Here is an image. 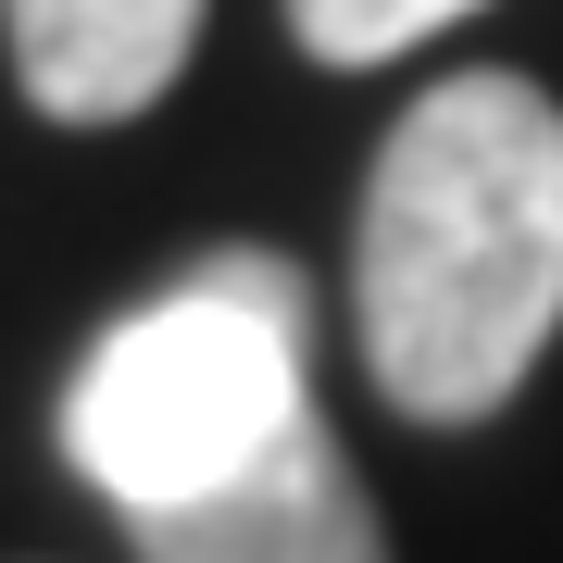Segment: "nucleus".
<instances>
[{
  "label": "nucleus",
  "mask_w": 563,
  "mask_h": 563,
  "mask_svg": "<svg viewBox=\"0 0 563 563\" xmlns=\"http://www.w3.org/2000/svg\"><path fill=\"white\" fill-rule=\"evenodd\" d=\"M363 363L413 426H476L526 388L563 325V101L501 76H439L388 125L351 251Z\"/></svg>",
  "instance_id": "1"
},
{
  "label": "nucleus",
  "mask_w": 563,
  "mask_h": 563,
  "mask_svg": "<svg viewBox=\"0 0 563 563\" xmlns=\"http://www.w3.org/2000/svg\"><path fill=\"white\" fill-rule=\"evenodd\" d=\"M13 25V88L51 125H125L201 51V0H0Z\"/></svg>",
  "instance_id": "4"
},
{
  "label": "nucleus",
  "mask_w": 563,
  "mask_h": 563,
  "mask_svg": "<svg viewBox=\"0 0 563 563\" xmlns=\"http://www.w3.org/2000/svg\"><path fill=\"white\" fill-rule=\"evenodd\" d=\"M463 13H476V0H288V25H301L313 63H388V51L439 38Z\"/></svg>",
  "instance_id": "5"
},
{
  "label": "nucleus",
  "mask_w": 563,
  "mask_h": 563,
  "mask_svg": "<svg viewBox=\"0 0 563 563\" xmlns=\"http://www.w3.org/2000/svg\"><path fill=\"white\" fill-rule=\"evenodd\" d=\"M125 526H139L151 563H388L376 501H363L351 451L325 439V413H288L225 488L125 514Z\"/></svg>",
  "instance_id": "3"
},
{
  "label": "nucleus",
  "mask_w": 563,
  "mask_h": 563,
  "mask_svg": "<svg viewBox=\"0 0 563 563\" xmlns=\"http://www.w3.org/2000/svg\"><path fill=\"white\" fill-rule=\"evenodd\" d=\"M301 339H313V288L276 251H201L125 325H101V351L76 363V388H63V463L113 514L201 501L288 413H313Z\"/></svg>",
  "instance_id": "2"
}]
</instances>
